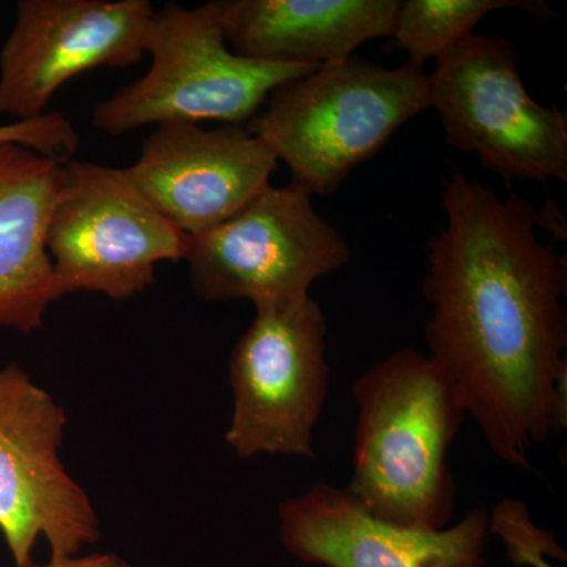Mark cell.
<instances>
[{"label":"cell","instance_id":"cell-1","mask_svg":"<svg viewBox=\"0 0 567 567\" xmlns=\"http://www.w3.org/2000/svg\"><path fill=\"white\" fill-rule=\"evenodd\" d=\"M446 223L427 241L429 357L457 388L492 453L528 468L567 427L566 260L540 241V213L476 178L443 183Z\"/></svg>","mask_w":567,"mask_h":567},{"label":"cell","instance_id":"cell-2","mask_svg":"<svg viewBox=\"0 0 567 567\" xmlns=\"http://www.w3.org/2000/svg\"><path fill=\"white\" fill-rule=\"evenodd\" d=\"M358 405L350 495L379 520L443 529L456 506L447 453L466 415L450 377L413 347L353 383Z\"/></svg>","mask_w":567,"mask_h":567},{"label":"cell","instance_id":"cell-3","mask_svg":"<svg viewBox=\"0 0 567 567\" xmlns=\"http://www.w3.org/2000/svg\"><path fill=\"white\" fill-rule=\"evenodd\" d=\"M429 107L423 69L409 62L386 69L352 55L284 82L248 128L289 167L292 185L330 196Z\"/></svg>","mask_w":567,"mask_h":567},{"label":"cell","instance_id":"cell-4","mask_svg":"<svg viewBox=\"0 0 567 567\" xmlns=\"http://www.w3.org/2000/svg\"><path fill=\"white\" fill-rule=\"evenodd\" d=\"M152 63L144 76L96 104L91 123L110 136L166 122L248 126L284 82L320 66L251 61L224 37L218 0L189 7L166 3L145 35Z\"/></svg>","mask_w":567,"mask_h":567},{"label":"cell","instance_id":"cell-5","mask_svg":"<svg viewBox=\"0 0 567 567\" xmlns=\"http://www.w3.org/2000/svg\"><path fill=\"white\" fill-rule=\"evenodd\" d=\"M427 78L451 147L476 153L505 181L567 182V114L533 100L513 43L473 33Z\"/></svg>","mask_w":567,"mask_h":567},{"label":"cell","instance_id":"cell-6","mask_svg":"<svg viewBox=\"0 0 567 567\" xmlns=\"http://www.w3.org/2000/svg\"><path fill=\"white\" fill-rule=\"evenodd\" d=\"M350 259L346 238L292 183L268 186L226 221L189 235L185 256L197 298L248 300L256 309L311 297L317 279Z\"/></svg>","mask_w":567,"mask_h":567},{"label":"cell","instance_id":"cell-7","mask_svg":"<svg viewBox=\"0 0 567 567\" xmlns=\"http://www.w3.org/2000/svg\"><path fill=\"white\" fill-rule=\"evenodd\" d=\"M189 235L141 193L126 169L63 164L47 249L63 292L125 301L156 281V267L185 260Z\"/></svg>","mask_w":567,"mask_h":567},{"label":"cell","instance_id":"cell-8","mask_svg":"<svg viewBox=\"0 0 567 567\" xmlns=\"http://www.w3.org/2000/svg\"><path fill=\"white\" fill-rule=\"evenodd\" d=\"M328 375L327 319L315 298L256 309L229 357L234 412L224 439L235 456L316 458Z\"/></svg>","mask_w":567,"mask_h":567},{"label":"cell","instance_id":"cell-9","mask_svg":"<svg viewBox=\"0 0 567 567\" xmlns=\"http://www.w3.org/2000/svg\"><path fill=\"white\" fill-rule=\"evenodd\" d=\"M66 413L20 364L0 369V535L14 567L47 539L51 561L80 557L102 537L91 496L61 454Z\"/></svg>","mask_w":567,"mask_h":567},{"label":"cell","instance_id":"cell-10","mask_svg":"<svg viewBox=\"0 0 567 567\" xmlns=\"http://www.w3.org/2000/svg\"><path fill=\"white\" fill-rule=\"evenodd\" d=\"M153 13L148 0H20L0 50V114L32 121L85 71L136 65Z\"/></svg>","mask_w":567,"mask_h":567},{"label":"cell","instance_id":"cell-11","mask_svg":"<svg viewBox=\"0 0 567 567\" xmlns=\"http://www.w3.org/2000/svg\"><path fill=\"white\" fill-rule=\"evenodd\" d=\"M278 158L248 126L205 130L166 122L144 141L126 167L156 210L186 235L210 230L271 185Z\"/></svg>","mask_w":567,"mask_h":567},{"label":"cell","instance_id":"cell-12","mask_svg":"<svg viewBox=\"0 0 567 567\" xmlns=\"http://www.w3.org/2000/svg\"><path fill=\"white\" fill-rule=\"evenodd\" d=\"M488 516L475 507L454 527H398L371 516L347 488L324 483L278 509L284 548L320 567H486Z\"/></svg>","mask_w":567,"mask_h":567},{"label":"cell","instance_id":"cell-13","mask_svg":"<svg viewBox=\"0 0 567 567\" xmlns=\"http://www.w3.org/2000/svg\"><path fill=\"white\" fill-rule=\"evenodd\" d=\"M63 164L0 141V327L22 334L65 295L47 249Z\"/></svg>","mask_w":567,"mask_h":567},{"label":"cell","instance_id":"cell-14","mask_svg":"<svg viewBox=\"0 0 567 567\" xmlns=\"http://www.w3.org/2000/svg\"><path fill=\"white\" fill-rule=\"evenodd\" d=\"M399 0H218L235 54L260 62L323 66L391 37Z\"/></svg>","mask_w":567,"mask_h":567},{"label":"cell","instance_id":"cell-15","mask_svg":"<svg viewBox=\"0 0 567 567\" xmlns=\"http://www.w3.org/2000/svg\"><path fill=\"white\" fill-rule=\"evenodd\" d=\"M539 13L546 3L532 0H404L399 2L391 39L409 54V63L423 69L473 35L477 22L496 10Z\"/></svg>","mask_w":567,"mask_h":567},{"label":"cell","instance_id":"cell-16","mask_svg":"<svg viewBox=\"0 0 567 567\" xmlns=\"http://www.w3.org/2000/svg\"><path fill=\"white\" fill-rule=\"evenodd\" d=\"M488 533L502 537L507 557L514 566L557 567L550 561L566 563L565 548L555 536L533 524L527 505L506 498L488 516Z\"/></svg>","mask_w":567,"mask_h":567},{"label":"cell","instance_id":"cell-17","mask_svg":"<svg viewBox=\"0 0 567 567\" xmlns=\"http://www.w3.org/2000/svg\"><path fill=\"white\" fill-rule=\"evenodd\" d=\"M0 141L17 142L59 163H69L80 148V134L62 112H44L32 121L0 125Z\"/></svg>","mask_w":567,"mask_h":567},{"label":"cell","instance_id":"cell-18","mask_svg":"<svg viewBox=\"0 0 567 567\" xmlns=\"http://www.w3.org/2000/svg\"><path fill=\"white\" fill-rule=\"evenodd\" d=\"M31 567H132L125 558L115 554H93L87 557H73L50 561L47 565H32Z\"/></svg>","mask_w":567,"mask_h":567}]
</instances>
